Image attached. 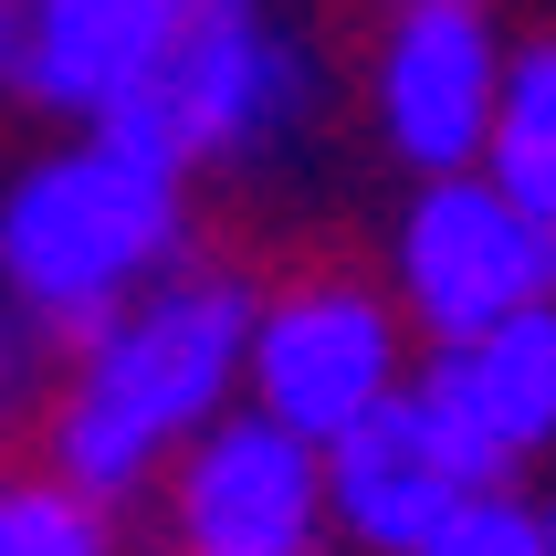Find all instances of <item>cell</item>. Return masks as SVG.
I'll list each match as a JSON object with an SVG mask.
<instances>
[{
  "instance_id": "8fae6325",
  "label": "cell",
  "mask_w": 556,
  "mask_h": 556,
  "mask_svg": "<svg viewBox=\"0 0 556 556\" xmlns=\"http://www.w3.org/2000/svg\"><path fill=\"white\" fill-rule=\"evenodd\" d=\"M483 168H494L526 211L556 220V22H535V31L504 42V94H494Z\"/></svg>"
},
{
  "instance_id": "7a4b0ae2",
  "label": "cell",
  "mask_w": 556,
  "mask_h": 556,
  "mask_svg": "<svg viewBox=\"0 0 556 556\" xmlns=\"http://www.w3.org/2000/svg\"><path fill=\"white\" fill-rule=\"evenodd\" d=\"M189 231V168L157 157L126 126H74L63 148H42L0 200V305L22 315L31 337H94L105 315L157 283Z\"/></svg>"
},
{
  "instance_id": "30bf717a",
  "label": "cell",
  "mask_w": 556,
  "mask_h": 556,
  "mask_svg": "<svg viewBox=\"0 0 556 556\" xmlns=\"http://www.w3.org/2000/svg\"><path fill=\"white\" fill-rule=\"evenodd\" d=\"M168 22H179V0H31V105L94 126L148 74Z\"/></svg>"
},
{
  "instance_id": "2e32d148",
  "label": "cell",
  "mask_w": 556,
  "mask_h": 556,
  "mask_svg": "<svg viewBox=\"0 0 556 556\" xmlns=\"http://www.w3.org/2000/svg\"><path fill=\"white\" fill-rule=\"evenodd\" d=\"M535 504H546V535H556V483H546V494H535Z\"/></svg>"
},
{
  "instance_id": "9c48e42d",
  "label": "cell",
  "mask_w": 556,
  "mask_h": 556,
  "mask_svg": "<svg viewBox=\"0 0 556 556\" xmlns=\"http://www.w3.org/2000/svg\"><path fill=\"white\" fill-rule=\"evenodd\" d=\"M472 483H483V472H472L463 441L431 420V400L400 389V400H378L357 431L326 441V535L357 546V556H409Z\"/></svg>"
},
{
  "instance_id": "5bb4252c",
  "label": "cell",
  "mask_w": 556,
  "mask_h": 556,
  "mask_svg": "<svg viewBox=\"0 0 556 556\" xmlns=\"http://www.w3.org/2000/svg\"><path fill=\"white\" fill-rule=\"evenodd\" d=\"M0 105H31V0H0Z\"/></svg>"
},
{
  "instance_id": "7c38bea8",
  "label": "cell",
  "mask_w": 556,
  "mask_h": 556,
  "mask_svg": "<svg viewBox=\"0 0 556 556\" xmlns=\"http://www.w3.org/2000/svg\"><path fill=\"white\" fill-rule=\"evenodd\" d=\"M0 556H116V515L53 472L0 483Z\"/></svg>"
},
{
  "instance_id": "8992f818",
  "label": "cell",
  "mask_w": 556,
  "mask_h": 556,
  "mask_svg": "<svg viewBox=\"0 0 556 556\" xmlns=\"http://www.w3.org/2000/svg\"><path fill=\"white\" fill-rule=\"evenodd\" d=\"M357 94H368L378 148L409 179L441 168H483L494 137V94H504V22L494 0H389L357 53Z\"/></svg>"
},
{
  "instance_id": "5b68a950",
  "label": "cell",
  "mask_w": 556,
  "mask_h": 556,
  "mask_svg": "<svg viewBox=\"0 0 556 556\" xmlns=\"http://www.w3.org/2000/svg\"><path fill=\"white\" fill-rule=\"evenodd\" d=\"M378 274H389V294H400L420 346L472 337L494 315L556 305V220L526 211L494 168H441V179H409Z\"/></svg>"
},
{
  "instance_id": "277c9868",
  "label": "cell",
  "mask_w": 556,
  "mask_h": 556,
  "mask_svg": "<svg viewBox=\"0 0 556 556\" xmlns=\"http://www.w3.org/2000/svg\"><path fill=\"white\" fill-rule=\"evenodd\" d=\"M409 368H420V337H409L389 274L346 263V252H305V263H274L263 274L242 400L274 409L283 431H305L315 452L337 431H357L378 400H400Z\"/></svg>"
},
{
  "instance_id": "9a60e30c",
  "label": "cell",
  "mask_w": 556,
  "mask_h": 556,
  "mask_svg": "<svg viewBox=\"0 0 556 556\" xmlns=\"http://www.w3.org/2000/svg\"><path fill=\"white\" fill-rule=\"evenodd\" d=\"M11 389H22V315L0 305V409H11Z\"/></svg>"
},
{
  "instance_id": "52a82bcc",
  "label": "cell",
  "mask_w": 556,
  "mask_h": 556,
  "mask_svg": "<svg viewBox=\"0 0 556 556\" xmlns=\"http://www.w3.org/2000/svg\"><path fill=\"white\" fill-rule=\"evenodd\" d=\"M179 556H315L326 546V452L274 409L231 400L157 472Z\"/></svg>"
},
{
  "instance_id": "4fadbf2b",
  "label": "cell",
  "mask_w": 556,
  "mask_h": 556,
  "mask_svg": "<svg viewBox=\"0 0 556 556\" xmlns=\"http://www.w3.org/2000/svg\"><path fill=\"white\" fill-rule=\"evenodd\" d=\"M409 556H556V535H546V504L526 483H472Z\"/></svg>"
},
{
  "instance_id": "3957f363",
  "label": "cell",
  "mask_w": 556,
  "mask_h": 556,
  "mask_svg": "<svg viewBox=\"0 0 556 556\" xmlns=\"http://www.w3.org/2000/svg\"><path fill=\"white\" fill-rule=\"evenodd\" d=\"M315 116V53L274 0H179V22L157 31L148 74L105 105L94 126L148 137L157 157L200 168H252Z\"/></svg>"
},
{
  "instance_id": "ba28073f",
  "label": "cell",
  "mask_w": 556,
  "mask_h": 556,
  "mask_svg": "<svg viewBox=\"0 0 556 556\" xmlns=\"http://www.w3.org/2000/svg\"><path fill=\"white\" fill-rule=\"evenodd\" d=\"M409 389L431 400V420L463 441L483 483H526L535 463H556V305L494 315L472 337H431Z\"/></svg>"
},
{
  "instance_id": "e0dca14e",
  "label": "cell",
  "mask_w": 556,
  "mask_h": 556,
  "mask_svg": "<svg viewBox=\"0 0 556 556\" xmlns=\"http://www.w3.org/2000/svg\"><path fill=\"white\" fill-rule=\"evenodd\" d=\"M368 11H389V0H368Z\"/></svg>"
},
{
  "instance_id": "6da1fadb",
  "label": "cell",
  "mask_w": 556,
  "mask_h": 556,
  "mask_svg": "<svg viewBox=\"0 0 556 556\" xmlns=\"http://www.w3.org/2000/svg\"><path fill=\"white\" fill-rule=\"evenodd\" d=\"M252 294H263V274L189 242L94 337H74L53 400H42V472L94 494L105 515L126 494H148L157 472L179 463V441H200L220 409L242 400Z\"/></svg>"
}]
</instances>
